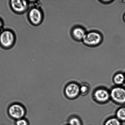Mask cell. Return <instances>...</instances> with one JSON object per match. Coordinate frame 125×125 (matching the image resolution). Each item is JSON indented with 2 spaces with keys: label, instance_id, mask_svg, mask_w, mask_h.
<instances>
[{
  "label": "cell",
  "instance_id": "1",
  "mask_svg": "<svg viewBox=\"0 0 125 125\" xmlns=\"http://www.w3.org/2000/svg\"><path fill=\"white\" fill-rule=\"evenodd\" d=\"M16 41L15 34L12 30L6 29L0 34V44L6 49H10L14 46Z\"/></svg>",
  "mask_w": 125,
  "mask_h": 125
},
{
  "label": "cell",
  "instance_id": "2",
  "mask_svg": "<svg viewBox=\"0 0 125 125\" xmlns=\"http://www.w3.org/2000/svg\"><path fill=\"white\" fill-rule=\"evenodd\" d=\"M27 18L31 24L34 26H37L41 24L43 21V12L39 7L34 6L29 10Z\"/></svg>",
  "mask_w": 125,
  "mask_h": 125
},
{
  "label": "cell",
  "instance_id": "3",
  "mask_svg": "<svg viewBox=\"0 0 125 125\" xmlns=\"http://www.w3.org/2000/svg\"><path fill=\"white\" fill-rule=\"evenodd\" d=\"M111 100L118 105H125V87L115 86L110 91Z\"/></svg>",
  "mask_w": 125,
  "mask_h": 125
},
{
  "label": "cell",
  "instance_id": "4",
  "mask_svg": "<svg viewBox=\"0 0 125 125\" xmlns=\"http://www.w3.org/2000/svg\"><path fill=\"white\" fill-rule=\"evenodd\" d=\"M29 1L24 0H11L10 1V6L12 11L16 14H22L29 9Z\"/></svg>",
  "mask_w": 125,
  "mask_h": 125
},
{
  "label": "cell",
  "instance_id": "5",
  "mask_svg": "<svg viewBox=\"0 0 125 125\" xmlns=\"http://www.w3.org/2000/svg\"><path fill=\"white\" fill-rule=\"evenodd\" d=\"M92 96L94 100L100 104H105L111 100L109 91L104 88L96 89L93 93Z\"/></svg>",
  "mask_w": 125,
  "mask_h": 125
},
{
  "label": "cell",
  "instance_id": "6",
  "mask_svg": "<svg viewBox=\"0 0 125 125\" xmlns=\"http://www.w3.org/2000/svg\"><path fill=\"white\" fill-rule=\"evenodd\" d=\"M102 40V35L96 31H91L86 34L83 41L87 46H95L101 43Z\"/></svg>",
  "mask_w": 125,
  "mask_h": 125
},
{
  "label": "cell",
  "instance_id": "7",
  "mask_svg": "<svg viewBox=\"0 0 125 125\" xmlns=\"http://www.w3.org/2000/svg\"><path fill=\"white\" fill-rule=\"evenodd\" d=\"M8 112L11 117L17 120L24 118L26 114V110L23 105L19 103H14L9 108Z\"/></svg>",
  "mask_w": 125,
  "mask_h": 125
},
{
  "label": "cell",
  "instance_id": "8",
  "mask_svg": "<svg viewBox=\"0 0 125 125\" xmlns=\"http://www.w3.org/2000/svg\"><path fill=\"white\" fill-rule=\"evenodd\" d=\"M64 94L68 99L73 100L76 98L80 95V85L74 82L68 83L65 88Z\"/></svg>",
  "mask_w": 125,
  "mask_h": 125
},
{
  "label": "cell",
  "instance_id": "9",
  "mask_svg": "<svg viewBox=\"0 0 125 125\" xmlns=\"http://www.w3.org/2000/svg\"><path fill=\"white\" fill-rule=\"evenodd\" d=\"M85 30L80 27H77L72 31V36L76 40L80 41L83 40L86 34Z\"/></svg>",
  "mask_w": 125,
  "mask_h": 125
},
{
  "label": "cell",
  "instance_id": "10",
  "mask_svg": "<svg viewBox=\"0 0 125 125\" xmlns=\"http://www.w3.org/2000/svg\"><path fill=\"white\" fill-rule=\"evenodd\" d=\"M114 84L117 86H122L125 83V73L118 72L114 75L113 78Z\"/></svg>",
  "mask_w": 125,
  "mask_h": 125
},
{
  "label": "cell",
  "instance_id": "11",
  "mask_svg": "<svg viewBox=\"0 0 125 125\" xmlns=\"http://www.w3.org/2000/svg\"><path fill=\"white\" fill-rule=\"evenodd\" d=\"M115 117L121 122H125V106L120 107L117 110Z\"/></svg>",
  "mask_w": 125,
  "mask_h": 125
},
{
  "label": "cell",
  "instance_id": "12",
  "mask_svg": "<svg viewBox=\"0 0 125 125\" xmlns=\"http://www.w3.org/2000/svg\"><path fill=\"white\" fill-rule=\"evenodd\" d=\"M90 90V86L88 83H83L80 85V90L81 95H87L89 93Z\"/></svg>",
  "mask_w": 125,
  "mask_h": 125
},
{
  "label": "cell",
  "instance_id": "13",
  "mask_svg": "<svg viewBox=\"0 0 125 125\" xmlns=\"http://www.w3.org/2000/svg\"><path fill=\"white\" fill-rule=\"evenodd\" d=\"M122 123L115 117H112L106 120L104 125H122Z\"/></svg>",
  "mask_w": 125,
  "mask_h": 125
},
{
  "label": "cell",
  "instance_id": "14",
  "mask_svg": "<svg viewBox=\"0 0 125 125\" xmlns=\"http://www.w3.org/2000/svg\"><path fill=\"white\" fill-rule=\"evenodd\" d=\"M68 125H83L81 121L78 117L73 116L68 120Z\"/></svg>",
  "mask_w": 125,
  "mask_h": 125
},
{
  "label": "cell",
  "instance_id": "15",
  "mask_svg": "<svg viewBox=\"0 0 125 125\" xmlns=\"http://www.w3.org/2000/svg\"><path fill=\"white\" fill-rule=\"evenodd\" d=\"M15 124L16 125H29L28 121L24 118L17 120Z\"/></svg>",
  "mask_w": 125,
  "mask_h": 125
},
{
  "label": "cell",
  "instance_id": "16",
  "mask_svg": "<svg viewBox=\"0 0 125 125\" xmlns=\"http://www.w3.org/2000/svg\"><path fill=\"white\" fill-rule=\"evenodd\" d=\"M3 22L0 19V31L2 30V29H3Z\"/></svg>",
  "mask_w": 125,
  "mask_h": 125
},
{
  "label": "cell",
  "instance_id": "17",
  "mask_svg": "<svg viewBox=\"0 0 125 125\" xmlns=\"http://www.w3.org/2000/svg\"><path fill=\"white\" fill-rule=\"evenodd\" d=\"M124 19L125 20V15L124 16Z\"/></svg>",
  "mask_w": 125,
  "mask_h": 125
},
{
  "label": "cell",
  "instance_id": "18",
  "mask_svg": "<svg viewBox=\"0 0 125 125\" xmlns=\"http://www.w3.org/2000/svg\"></svg>",
  "mask_w": 125,
  "mask_h": 125
},
{
  "label": "cell",
  "instance_id": "19",
  "mask_svg": "<svg viewBox=\"0 0 125 125\" xmlns=\"http://www.w3.org/2000/svg\"></svg>",
  "mask_w": 125,
  "mask_h": 125
}]
</instances>
